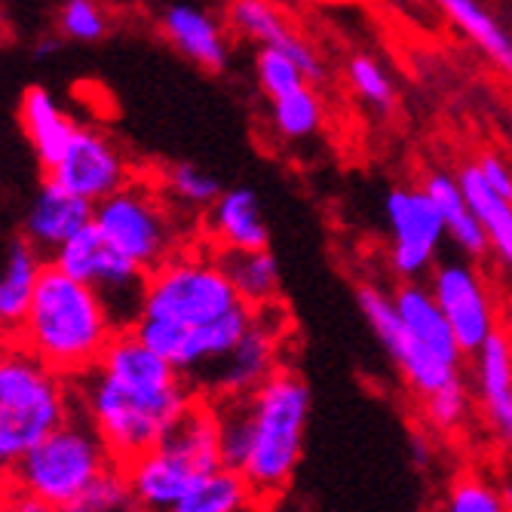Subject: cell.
I'll return each instance as SVG.
<instances>
[{"label": "cell", "instance_id": "6da1fadb", "mask_svg": "<svg viewBox=\"0 0 512 512\" xmlns=\"http://www.w3.org/2000/svg\"><path fill=\"white\" fill-rule=\"evenodd\" d=\"M74 396L77 411L120 467L160 445L203 399L188 375L154 353L132 329H123L99 365L74 381Z\"/></svg>", "mask_w": 512, "mask_h": 512}, {"label": "cell", "instance_id": "7a4b0ae2", "mask_svg": "<svg viewBox=\"0 0 512 512\" xmlns=\"http://www.w3.org/2000/svg\"><path fill=\"white\" fill-rule=\"evenodd\" d=\"M356 307L417 399L463 378L460 365L467 353L460 350L430 286L421 279L399 283L393 295L365 283L356 289Z\"/></svg>", "mask_w": 512, "mask_h": 512}, {"label": "cell", "instance_id": "3957f363", "mask_svg": "<svg viewBox=\"0 0 512 512\" xmlns=\"http://www.w3.org/2000/svg\"><path fill=\"white\" fill-rule=\"evenodd\" d=\"M16 335L40 362L59 371L62 378L77 381L99 365L111 341L120 335V325L96 289L56 264H46Z\"/></svg>", "mask_w": 512, "mask_h": 512}, {"label": "cell", "instance_id": "277c9868", "mask_svg": "<svg viewBox=\"0 0 512 512\" xmlns=\"http://www.w3.org/2000/svg\"><path fill=\"white\" fill-rule=\"evenodd\" d=\"M77 414L74 381L22 344L0 347V470L16 463Z\"/></svg>", "mask_w": 512, "mask_h": 512}, {"label": "cell", "instance_id": "5b68a950", "mask_svg": "<svg viewBox=\"0 0 512 512\" xmlns=\"http://www.w3.org/2000/svg\"><path fill=\"white\" fill-rule=\"evenodd\" d=\"M252 451L243 467L258 500L283 494L295 479L310 421V387L298 371L279 365L252 393Z\"/></svg>", "mask_w": 512, "mask_h": 512}, {"label": "cell", "instance_id": "8992f818", "mask_svg": "<svg viewBox=\"0 0 512 512\" xmlns=\"http://www.w3.org/2000/svg\"><path fill=\"white\" fill-rule=\"evenodd\" d=\"M215 467H221L218 414L209 399H200L160 445L123 463V473L142 512H175L197 479Z\"/></svg>", "mask_w": 512, "mask_h": 512}, {"label": "cell", "instance_id": "52a82bcc", "mask_svg": "<svg viewBox=\"0 0 512 512\" xmlns=\"http://www.w3.org/2000/svg\"><path fill=\"white\" fill-rule=\"evenodd\" d=\"M111 467V451L77 411L59 430L37 442L10 470V476L19 494L37 497L56 512H68L86 494V488Z\"/></svg>", "mask_w": 512, "mask_h": 512}, {"label": "cell", "instance_id": "ba28073f", "mask_svg": "<svg viewBox=\"0 0 512 512\" xmlns=\"http://www.w3.org/2000/svg\"><path fill=\"white\" fill-rule=\"evenodd\" d=\"M237 298L230 279L224 276L215 249L212 252H178L163 267L148 273L145 286V319H163L178 325H206L237 310Z\"/></svg>", "mask_w": 512, "mask_h": 512}, {"label": "cell", "instance_id": "9c48e42d", "mask_svg": "<svg viewBox=\"0 0 512 512\" xmlns=\"http://www.w3.org/2000/svg\"><path fill=\"white\" fill-rule=\"evenodd\" d=\"M92 224L99 234L142 270H157L181 252L178 224L169 200L142 184H126L114 197L96 203Z\"/></svg>", "mask_w": 512, "mask_h": 512}, {"label": "cell", "instance_id": "30bf717a", "mask_svg": "<svg viewBox=\"0 0 512 512\" xmlns=\"http://www.w3.org/2000/svg\"><path fill=\"white\" fill-rule=\"evenodd\" d=\"M50 264H56L68 276L96 289L105 298L114 322L120 325V332L132 329V325L142 319L148 270H142L135 261L120 255L99 234L96 224L83 227L65 246H59Z\"/></svg>", "mask_w": 512, "mask_h": 512}, {"label": "cell", "instance_id": "8fae6325", "mask_svg": "<svg viewBox=\"0 0 512 512\" xmlns=\"http://www.w3.org/2000/svg\"><path fill=\"white\" fill-rule=\"evenodd\" d=\"M384 218L390 230L393 273L402 283L433 273L448 234L430 194L421 184H393L384 197Z\"/></svg>", "mask_w": 512, "mask_h": 512}, {"label": "cell", "instance_id": "7c38bea8", "mask_svg": "<svg viewBox=\"0 0 512 512\" xmlns=\"http://www.w3.org/2000/svg\"><path fill=\"white\" fill-rule=\"evenodd\" d=\"M249 329H252V310L246 304L206 325H178V322L145 319V316L132 325V332L138 338L191 381H197L209 365L224 359L243 341Z\"/></svg>", "mask_w": 512, "mask_h": 512}, {"label": "cell", "instance_id": "4fadbf2b", "mask_svg": "<svg viewBox=\"0 0 512 512\" xmlns=\"http://www.w3.org/2000/svg\"><path fill=\"white\" fill-rule=\"evenodd\" d=\"M427 286L448 319L451 332L460 344V350L473 356L479 347L497 335V313H494V298L485 286L482 273L476 270L473 258L460 255L439 261L427 279Z\"/></svg>", "mask_w": 512, "mask_h": 512}, {"label": "cell", "instance_id": "5bb4252c", "mask_svg": "<svg viewBox=\"0 0 512 512\" xmlns=\"http://www.w3.org/2000/svg\"><path fill=\"white\" fill-rule=\"evenodd\" d=\"M267 307L252 310V329L224 359L209 365L194 381L203 399H243L252 396L279 368V344H283V316L267 319Z\"/></svg>", "mask_w": 512, "mask_h": 512}, {"label": "cell", "instance_id": "9a60e30c", "mask_svg": "<svg viewBox=\"0 0 512 512\" xmlns=\"http://www.w3.org/2000/svg\"><path fill=\"white\" fill-rule=\"evenodd\" d=\"M56 184L92 206L114 197L129 184V166L117 142L92 126H77L62 157L46 169Z\"/></svg>", "mask_w": 512, "mask_h": 512}, {"label": "cell", "instance_id": "2e32d148", "mask_svg": "<svg viewBox=\"0 0 512 512\" xmlns=\"http://www.w3.org/2000/svg\"><path fill=\"white\" fill-rule=\"evenodd\" d=\"M476 368V399L497 442L512 451V344L503 332L491 335L479 353H473Z\"/></svg>", "mask_w": 512, "mask_h": 512}, {"label": "cell", "instance_id": "e0dca14e", "mask_svg": "<svg viewBox=\"0 0 512 512\" xmlns=\"http://www.w3.org/2000/svg\"><path fill=\"white\" fill-rule=\"evenodd\" d=\"M92 215H96V206H92L89 200L74 197L71 191L62 188V184L46 178L43 188L37 191V197L31 203V209H28L25 234L40 252L53 255L74 234H80L83 227L92 224Z\"/></svg>", "mask_w": 512, "mask_h": 512}, {"label": "cell", "instance_id": "ac0fdd59", "mask_svg": "<svg viewBox=\"0 0 512 512\" xmlns=\"http://www.w3.org/2000/svg\"><path fill=\"white\" fill-rule=\"evenodd\" d=\"M163 34L175 50L203 71H224L230 62V43L224 25L197 4H169L163 10Z\"/></svg>", "mask_w": 512, "mask_h": 512}, {"label": "cell", "instance_id": "d6986e66", "mask_svg": "<svg viewBox=\"0 0 512 512\" xmlns=\"http://www.w3.org/2000/svg\"><path fill=\"white\" fill-rule=\"evenodd\" d=\"M206 234L215 249H267L270 224L258 194L246 184L224 188L206 212Z\"/></svg>", "mask_w": 512, "mask_h": 512}, {"label": "cell", "instance_id": "ffe728a7", "mask_svg": "<svg viewBox=\"0 0 512 512\" xmlns=\"http://www.w3.org/2000/svg\"><path fill=\"white\" fill-rule=\"evenodd\" d=\"M421 188L430 194V200L436 203L442 221H445V234L454 243V249L467 258H482L491 252L485 230L473 212V206L463 197V188L454 172L448 169H430L421 181Z\"/></svg>", "mask_w": 512, "mask_h": 512}, {"label": "cell", "instance_id": "44dd1931", "mask_svg": "<svg viewBox=\"0 0 512 512\" xmlns=\"http://www.w3.org/2000/svg\"><path fill=\"white\" fill-rule=\"evenodd\" d=\"M215 258L230 279L237 298L249 310H261L279 301L283 289V270H279L276 255L267 249H215Z\"/></svg>", "mask_w": 512, "mask_h": 512}, {"label": "cell", "instance_id": "7402d4cb", "mask_svg": "<svg viewBox=\"0 0 512 512\" xmlns=\"http://www.w3.org/2000/svg\"><path fill=\"white\" fill-rule=\"evenodd\" d=\"M19 117H22V129L28 135L37 160L50 169L62 157V151L68 148L77 123L59 108L53 92L43 89V86H31L25 92L22 105H19Z\"/></svg>", "mask_w": 512, "mask_h": 512}, {"label": "cell", "instance_id": "603a6c76", "mask_svg": "<svg viewBox=\"0 0 512 512\" xmlns=\"http://www.w3.org/2000/svg\"><path fill=\"white\" fill-rule=\"evenodd\" d=\"M454 175L463 188V197H467V203L473 206V212L485 230L491 252L506 267H512V200H506L494 188H488V181L482 178L476 160L460 163Z\"/></svg>", "mask_w": 512, "mask_h": 512}, {"label": "cell", "instance_id": "cb8c5ba5", "mask_svg": "<svg viewBox=\"0 0 512 512\" xmlns=\"http://www.w3.org/2000/svg\"><path fill=\"white\" fill-rule=\"evenodd\" d=\"M43 267L46 264L40 258V249L31 240H16L10 246L4 273H0V329L7 332L22 329Z\"/></svg>", "mask_w": 512, "mask_h": 512}, {"label": "cell", "instance_id": "d4e9b609", "mask_svg": "<svg viewBox=\"0 0 512 512\" xmlns=\"http://www.w3.org/2000/svg\"><path fill=\"white\" fill-rule=\"evenodd\" d=\"M436 4L457 31L467 34L506 77H512V34L491 10H485L479 0H436Z\"/></svg>", "mask_w": 512, "mask_h": 512}, {"label": "cell", "instance_id": "484cf974", "mask_svg": "<svg viewBox=\"0 0 512 512\" xmlns=\"http://www.w3.org/2000/svg\"><path fill=\"white\" fill-rule=\"evenodd\" d=\"M252 500H255V491L243 473L230 467H215L197 479V485L184 494L175 512H240Z\"/></svg>", "mask_w": 512, "mask_h": 512}, {"label": "cell", "instance_id": "4316f807", "mask_svg": "<svg viewBox=\"0 0 512 512\" xmlns=\"http://www.w3.org/2000/svg\"><path fill=\"white\" fill-rule=\"evenodd\" d=\"M325 105L313 83H304L301 89L279 96L270 102V126L283 142H307L322 129Z\"/></svg>", "mask_w": 512, "mask_h": 512}, {"label": "cell", "instance_id": "83f0119b", "mask_svg": "<svg viewBox=\"0 0 512 512\" xmlns=\"http://www.w3.org/2000/svg\"><path fill=\"white\" fill-rule=\"evenodd\" d=\"M227 22L255 46H283L295 37L289 19L273 0H230Z\"/></svg>", "mask_w": 512, "mask_h": 512}, {"label": "cell", "instance_id": "f1b7e54d", "mask_svg": "<svg viewBox=\"0 0 512 512\" xmlns=\"http://www.w3.org/2000/svg\"><path fill=\"white\" fill-rule=\"evenodd\" d=\"M163 194L169 203L188 212H209V206L224 194V184L209 169L181 160L163 169Z\"/></svg>", "mask_w": 512, "mask_h": 512}, {"label": "cell", "instance_id": "f546056e", "mask_svg": "<svg viewBox=\"0 0 512 512\" xmlns=\"http://www.w3.org/2000/svg\"><path fill=\"white\" fill-rule=\"evenodd\" d=\"M212 402V399H209ZM218 414V451H221V467H230L243 473L249 451H252V411L249 399H215Z\"/></svg>", "mask_w": 512, "mask_h": 512}, {"label": "cell", "instance_id": "4dcf8cb0", "mask_svg": "<svg viewBox=\"0 0 512 512\" xmlns=\"http://www.w3.org/2000/svg\"><path fill=\"white\" fill-rule=\"evenodd\" d=\"M347 83L356 92V99L375 114H390L396 108V80L381 59L368 56V53L350 56L347 59Z\"/></svg>", "mask_w": 512, "mask_h": 512}, {"label": "cell", "instance_id": "1f68e13d", "mask_svg": "<svg viewBox=\"0 0 512 512\" xmlns=\"http://www.w3.org/2000/svg\"><path fill=\"white\" fill-rule=\"evenodd\" d=\"M255 83L261 89V96L267 102L289 96V92L301 89L307 83V77L301 74V68L295 65V59L279 50V46H258L255 53Z\"/></svg>", "mask_w": 512, "mask_h": 512}, {"label": "cell", "instance_id": "d6a6232c", "mask_svg": "<svg viewBox=\"0 0 512 512\" xmlns=\"http://www.w3.org/2000/svg\"><path fill=\"white\" fill-rule=\"evenodd\" d=\"M470 387L467 381H454L436 393H430L427 399H421V411H424V421L433 433H457L470 417Z\"/></svg>", "mask_w": 512, "mask_h": 512}, {"label": "cell", "instance_id": "836d02e7", "mask_svg": "<svg viewBox=\"0 0 512 512\" xmlns=\"http://www.w3.org/2000/svg\"><path fill=\"white\" fill-rule=\"evenodd\" d=\"M68 512H142V506H138L132 497L123 467L114 463L111 470H105L86 488V494Z\"/></svg>", "mask_w": 512, "mask_h": 512}, {"label": "cell", "instance_id": "e575fe53", "mask_svg": "<svg viewBox=\"0 0 512 512\" xmlns=\"http://www.w3.org/2000/svg\"><path fill=\"white\" fill-rule=\"evenodd\" d=\"M442 512H509L500 485L479 479V476H460L451 482Z\"/></svg>", "mask_w": 512, "mask_h": 512}, {"label": "cell", "instance_id": "d590c367", "mask_svg": "<svg viewBox=\"0 0 512 512\" xmlns=\"http://www.w3.org/2000/svg\"><path fill=\"white\" fill-rule=\"evenodd\" d=\"M59 28L65 37L77 40V43H92L105 37L108 22L105 13L96 0H65L62 13H59Z\"/></svg>", "mask_w": 512, "mask_h": 512}, {"label": "cell", "instance_id": "8d00e7d4", "mask_svg": "<svg viewBox=\"0 0 512 512\" xmlns=\"http://www.w3.org/2000/svg\"><path fill=\"white\" fill-rule=\"evenodd\" d=\"M476 166L482 172V178L488 181V188H494L500 197L512 200V163L497 154V151H482L476 157Z\"/></svg>", "mask_w": 512, "mask_h": 512}, {"label": "cell", "instance_id": "74e56055", "mask_svg": "<svg viewBox=\"0 0 512 512\" xmlns=\"http://www.w3.org/2000/svg\"><path fill=\"white\" fill-rule=\"evenodd\" d=\"M10 512H56L53 506H46V503H40L37 497H28V494H19L16 491V497H13V503H10Z\"/></svg>", "mask_w": 512, "mask_h": 512}, {"label": "cell", "instance_id": "f35d334b", "mask_svg": "<svg viewBox=\"0 0 512 512\" xmlns=\"http://www.w3.org/2000/svg\"><path fill=\"white\" fill-rule=\"evenodd\" d=\"M16 497V485L13 476L7 470H0V512H10V503Z\"/></svg>", "mask_w": 512, "mask_h": 512}, {"label": "cell", "instance_id": "ab89813d", "mask_svg": "<svg viewBox=\"0 0 512 512\" xmlns=\"http://www.w3.org/2000/svg\"><path fill=\"white\" fill-rule=\"evenodd\" d=\"M500 491H503V500H506V509L512 512V479H503V482H500Z\"/></svg>", "mask_w": 512, "mask_h": 512}, {"label": "cell", "instance_id": "60d3db41", "mask_svg": "<svg viewBox=\"0 0 512 512\" xmlns=\"http://www.w3.org/2000/svg\"><path fill=\"white\" fill-rule=\"evenodd\" d=\"M240 512H270V509H267V500H258V497H255V500H252L249 506H243Z\"/></svg>", "mask_w": 512, "mask_h": 512}, {"label": "cell", "instance_id": "b9f144b4", "mask_svg": "<svg viewBox=\"0 0 512 512\" xmlns=\"http://www.w3.org/2000/svg\"><path fill=\"white\" fill-rule=\"evenodd\" d=\"M62 4H65V0H62Z\"/></svg>", "mask_w": 512, "mask_h": 512}]
</instances>
